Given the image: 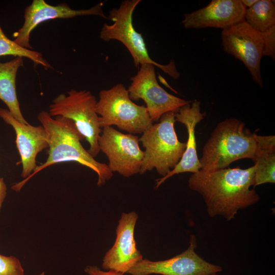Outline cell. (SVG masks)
Segmentation results:
<instances>
[{
    "label": "cell",
    "mask_w": 275,
    "mask_h": 275,
    "mask_svg": "<svg viewBox=\"0 0 275 275\" xmlns=\"http://www.w3.org/2000/svg\"><path fill=\"white\" fill-rule=\"evenodd\" d=\"M141 2V0H125L119 8L112 9L107 19L113 23L103 24L100 32V38L105 41L115 40L121 42L130 52L136 67L144 64H150L177 79L180 73L174 61L171 60L166 65L154 61L150 57L142 34L134 28L133 12Z\"/></svg>",
    "instance_id": "obj_5"
},
{
    "label": "cell",
    "mask_w": 275,
    "mask_h": 275,
    "mask_svg": "<svg viewBox=\"0 0 275 275\" xmlns=\"http://www.w3.org/2000/svg\"><path fill=\"white\" fill-rule=\"evenodd\" d=\"M221 39L224 50L242 62L251 73L253 80L262 88L261 61L263 45L262 33L243 21L222 30Z\"/></svg>",
    "instance_id": "obj_10"
},
{
    "label": "cell",
    "mask_w": 275,
    "mask_h": 275,
    "mask_svg": "<svg viewBox=\"0 0 275 275\" xmlns=\"http://www.w3.org/2000/svg\"><path fill=\"white\" fill-rule=\"evenodd\" d=\"M23 66L22 57H16L8 62H0V100L19 122L28 124L20 109L16 90V78L18 69Z\"/></svg>",
    "instance_id": "obj_17"
},
{
    "label": "cell",
    "mask_w": 275,
    "mask_h": 275,
    "mask_svg": "<svg viewBox=\"0 0 275 275\" xmlns=\"http://www.w3.org/2000/svg\"><path fill=\"white\" fill-rule=\"evenodd\" d=\"M257 0H241L242 4L247 9L253 5Z\"/></svg>",
    "instance_id": "obj_25"
},
{
    "label": "cell",
    "mask_w": 275,
    "mask_h": 275,
    "mask_svg": "<svg viewBox=\"0 0 275 275\" xmlns=\"http://www.w3.org/2000/svg\"><path fill=\"white\" fill-rule=\"evenodd\" d=\"M85 271L88 275H121L110 270L103 271L96 266H87Z\"/></svg>",
    "instance_id": "obj_23"
},
{
    "label": "cell",
    "mask_w": 275,
    "mask_h": 275,
    "mask_svg": "<svg viewBox=\"0 0 275 275\" xmlns=\"http://www.w3.org/2000/svg\"><path fill=\"white\" fill-rule=\"evenodd\" d=\"M255 133L236 118L219 122L203 148L200 170L210 172L228 168L239 159L253 160L257 149Z\"/></svg>",
    "instance_id": "obj_3"
},
{
    "label": "cell",
    "mask_w": 275,
    "mask_h": 275,
    "mask_svg": "<svg viewBox=\"0 0 275 275\" xmlns=\"http://www.w3.org/2000/svg\"><path fill=\"white\" fill-rule=\"evenodd\" d=\"M5 56L26 58L35 65H41L46 69L52 68L41 52L23 48L14 40H10L4 34L0 25V57Z\"/></svg>",
    "instance_id": "obj_20"
},
{
    "label": "cell",
    "mask_w": 275,
    "mask_h": 275,
    "mask_svg": "<svg viewBox=\"0 0 275 275\" xmlns=\"http://www.w3.org/2000/svg\"><path fill=\"white\" fill-rule=\"evenodd\" d=\"M0 118L15 132L16 146L22 164L21 177L27 179L37 167L38 154L48 148L45 130L41 125L34 126L19 122L6 108L0 107Z\"/></svg>",
    "instance_id": "obj_15"
},
{
    "label": "cell",
    "mask_w": 275,
    "mask_h": 275,
    "mask_svg": "<svg viewBox=\"0 0 275 275\" xmlns=\"http://www.w3.org/2000/svg\"><path fill=\"white\" fill-rule=\"evenodd\" d=\"M246 8L241 0H212L206 6L184 15L181 21L187 29H226L244 21Z\"/></svg>",
    "instance_id": "obj_14"
},
{
    "label": "cell",
    "mask_w": 275,
    "mask_h": 275,
    "mask_svg": "<svg viewBox=\"0 0 275 275\" xmlns=\"http://www.w3.org/2000/svg\"><path fill=\"white\" fill-rule=\"evenodd\" d=\"M175 112L163 114L159 122L152 124L139 138L144 155L140 174L155 169L162 177L178 163L186 148V143L178 139L174 128Z\"/></svg>",
    "instance_id": "obj_4"
},
{
    "label": "cell",
    "mask_w": 275,
    "mask_h": 275,
    "mask_svg": "<svg viewBox=\"0 0 275 275\" xmlns=\"http://www.w3.org/2000/svg\"><path fill=\"white\" fill-rule=\"evenodd\" d=\"M96 112L101 128L115 125L132 134H142L153 123L146 106L134 103L121 83L100 91Z\"/></svg>",
    "instance_id": "obj_6"
},
{
    "label": "cell",
    "mask_w": 275,
    "mask_h": 275,
    "mask_svg": "<svg viewBox=\"0 0 275 275\" xmlns=\"http://www.w3.org/2000/svg\"><path fill=\"white\" fill-rule=\"evenodd\" d=\"M244 21L254 30L261 33L275 26L274 1L257 0L246 9Z\"/></svg>",
    "instance_id": "obj_19"
},
{
    "label": "cell",
    "mask_w": 275,
    "mask_h": 275,
    "mask_svg": "<svg viewBox=\"0 0 275 275\" xmlns=\"http://www.w3.org/2000/svg\"><path fill=\"white\" fill-rule=\"evenodd\" d=\"M37 275H45V273H44V272H41V273H39V274H38Z\"/></svg>",
    "instance_id": "obj_26"
},
{
    "label": "cell",
    "mask_w": 275,
    "mask_h": 275,
    "mask_svg": "<svg viewBox=\"0 0 275 275\" xmlns=\"http://www.w3.org/2000/svg\"><path fill=\"white\" fill-rule=\"evenodd\" d=\"M206 112L201 111V103L195 100L181 107L175 113L176 122L183 124L187 129L188 138L186 148L176 166L165 176L156 179V188L174 175L190 172L195 173L201 170V165L197 154L195 136L196 126L206 116Z\"/></svg>",
    "instance_id": "obj_16"
},
{
    "label": "cell",
    "mask_w": 275,
    "mask_h": 275,
    "mask_svg": "<svg viewBox=\"0 0 275 275\" xmlns=\"http://www.w3.org/2000/svg\"><path fill=\"white\" fill-rule=\"evenodd\" d=\"M37 118L46 133L49 149L48 157L43 163L37 166L27 179L13 185V190L19 191L31 178L45 168L65 162H76L94 171L98 176V186L111 179L113 173L107 164L95 160L83 147L81 141L85 139L72 121L61 116L54 118L44 111L39 113Z\"/></svg>",
    "instance_id": "obj_2"
},
{
    "label": "cell",
    "mask_w": 275,
    "mask_h": 275,
    "mask_svg": "<svg viewBox=\"0 0 275 275\" xmlns=\"http://www.w3.org/2000/svg\"><path fill=\"white\" fill-rule=\"evenodd\" d=\"M263 40L262 55L275 59V26L262 33Z\"/></svg>",
    "instance_id": "obj_22"
},
{
    "label": "cell",
    "mask_w": 275,
    "mask_h": 275,
    "mask_svg": "<svg viewBox=\"0 0 275 275\" xmlns=\"http://www.w3.org/2000/svg\"><path fill=\"white\" fill-rule=\"evenodd\" d=\"M189 244L186 250L167 260L152 261L142 259L127 273L131 275H217L222 271L221 266L209 263L196 253L195 235L190 236Z\"/></svg>",
    "instance_id": "obj_11"
},
{
    "label": "cell",
    "mask_w": 275,
    "mask_h": 275,
    "mask_svg": "<svg viewBox=\"0 0 275 275\" xmlns=\"http://www.w3.org/2000/svg\"><path fill=\"white\" fill-rule=\"evenodd\" d=\"M138 215L134 211L123 213L117 227L113 246L106 253L102 267L123 275L143 259L134 239V228Z\"/></svg>",
    "instance_id": "obj_13"
},
{
    "label": "cell",
    "mask_w": 275,
    "mask_h": 275,
    "mask_svg": "<svg viewBox=\"0 0 275 275\" xmlns=\"http://www.w3.org/2000/svg\"><path fill=\"white\" fill-rule=\"evenodd\" d=\"M7 187L4 178L0 177V212L7 196Z\"/></svg>",
    "instance_id": "obj_24"
},
{
    "label": "cell",
    "mask_w": 275,
    "mask_h": 275,
    "mask_svg": "<svg viewBox=\"0 0 275 275\" xmlns=\"http://www.w3.org/2000/svg\"><path fill=\"white\" fill-rule=\"evenodd\" d=\"M255 139L257 149L254 159L255 176L254 187L275 183V136L260 135Z\"/></svg>",
    "instance_id": "obj_18"
},
{
    "label": "cell",
    "mask_w": 275,
    "mask_h": 275,
    "mask_svg": "<svg viewBox=\"0 0 275 275\" xmlns=\"http://www.w3.org/2000/svg\"><path fill=\"white\" fill-rule=\"evenodd\" d=\"M140 66L137 73L131 78L127 90L131 100L144 101L153 122L159 121L163 114L176 113L181 107L191 102L169 93L162 88L157 80L154 65Z\"/></svg>",
    "instance_id": "obj_8"
},
{
    "label": "cell",
    "mask_w": 275,
    "mask_h": 275,
    "mask_svg": "<svg viewBox=\"0 0 275 275\" xmlns=\"http://www.w3.org/2000/svg\"><path fill=\"white\" fill-rule=\"evenodd\" d=\"M255 167L227 168L210 172L200 170L189 178V188L198 193L211 217L217 215L230 221L238 211L257 203L260 197L254 186Z\"/></svg>",
    "instance_id": "obj_1"
},
{
    "label": "cell",
    "mask_w": 275,
    "mask_h": 275,
    "mask_svg": "<svg viewBox=\"0 0 275 275\" xmlns=\"http://www.w3.org/2000/svg\"><path fill=\"white\" fill-rule=\"evenodd\" d=\"M95 96L87 90L71 89L61 94L49 105V114L72 121L77 130L89 144L88 152L94 157L99 153L98 138L101 133L99 116L96 112Z\"/></svg>",
    "instance_id": "obj_7"
},
{
    "label": "cell",
    "mask_w": 275,
    "mask_h": 275,
    "mask_svg": "<svg viewBox=\"0 0 275 275\" xmlns=\"http://www.w3.org/2000/svg\"><path fill=\"white\" fill-rule=\"evenodd\" d=\"M0 275H24V271L17 257L0 254Z\"/></svg>",
    "instance_id": "obj_21"
},
{
    "label": "cell",
    "mask_w": 275,
    "mask_h": 275,
    "mask_svg": "<svg viewBox=\"0 0 275 275\" xmlns=\"http://www.w3.org/2000/svg\"><path fill=\"white\" fill-rule=\"evenodd\" d=\"M100 151L107 157L111 172L129 177L140 173L144 153L139 146V138L123 133L112 126L104 127L98 138Z\"/></svg>",
    "instance_id": "obj_9"
},
{
    "label": "cell",
    "mask_w": 275,
    "mask_h": 275,
    "mask_svg": "<svg viewBox=\"0 0 275 275\" xmlns=\"http://www.w3.org/2000/svg\"><path fill=\"white\" fill-rule=\"evenodd\" d=\"M102 6L103 3L101 2L88 9L74 10L65 3L52 6L44 0H34L24 9V23L14 33V41L23 48L32 49L31 34L39 24L49 20L68 19L81 16H98L107 19L103 11Z\"/></svg>",
    "instance_id": "obj_12"
}]
</instances>
